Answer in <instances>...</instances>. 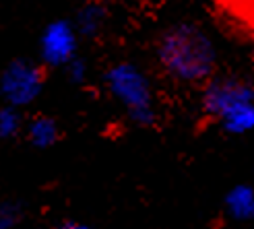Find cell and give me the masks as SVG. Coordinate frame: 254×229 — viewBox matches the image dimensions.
<instances>
[{
  "instance_id": "6da1fadb",
  "label": "cell",
  "mask_w": 254,
  "mask_h": 229,
  "mask_svg": "<svg viewBox=\"0 0 254 229\" xmlns=\"http://www.w3.org/2000/svg\"><path fill=\"white\" fill-rule=\"evenodd\" d=\"M157 58L170 76L188 85H205L215 74V48L194 25H176L161 33Z\"/></svg>"
},
{
  "instance_id": "7a4b0ae2",
  "label": "cell",
  "mask_w": 254,
  "mask_h": 229,
  "mask_svg": "<svg viewBox=\"0 0 254 229\" xmlns=\"http://www.w3.org/2000/svg\"><path fill=\"white\" fill-rule=\"evenodd\" d=\"M202 87V112L213 120H221L238 106L254 101V85L238 76L213 74Z\"/></svg>"
},
{
  "instance_id": "3957f363",
  "label": "cell",
  "mask_w": 254,
  "mask_h": 229,
  "mask_svg": "<svg viewBox=\"0 0 254 229\" xmlns=\"http://www.w3.org/2000/svg\"><path fill=\"white\" fill-rule=\"evenodd\" d=\"M44 85L42 68L31 62L17 60L2 72L0 79V91L10 106H25L40 95Z\"/></svg>"
},
{
  "instance_id": "277c9868",
  "label": "cell",
  "mask_w": 254,
  "mask_h": 229,
  "mask_svg": "<svg viewBox=\"0 0 254 229\" xmlns=\"http://www.w3.org/2000/svg\"><path fill=\"white\" fill-rule=\"evenodd\" d=\"M213 4L227 29L254 42V0H213Z\"/></svg>"
},
{
  "instance_id": "5b68a950",
  "label": "cell",
  "mask_w": 254,
  "mask_h": 229,
  "mask_svg": "<svg viewBox=\"0 0 254 229\" xmlns=\"http://www.w3.org/2000/svg\"><path fill=\"white\" fill-rule=\"evenodd\" d=\"M74 31L68 23H52L42 37V54L48 64H68L74 54Z\"/></svg>"
},
{
  "instance_id": "8992f818",
  "label": "cell",
  "mask_w": 254,
  "mask_h": 229,
  "mask_svg": "<svg viewBox=\"0 0 254 229\" xmlns=\"http://www.w3.org/2000/svg\"><path fill=\"white\" fill-rule=\"evenodd\" d=\"M110 85L120 97L128 99V101H136L138 95L143 93V83L138 79V74L128 68V66H118L110 72Z\"/></svg>"
},
{
  "instance_id": "52a82bcc",
  "label": "cell",
  "mask_w": 254,
  "mask_h": 229,
  "mask_svg": "<svg viewBox=\"0 0 254 229\" xmlns=\"http://www.w3.org/2000/svg\"><path fill=\"white\" fill-rule=\"evenodd\" d=\"M27 134H29V141L35 147H50V145H54L56 138H58V126L52 118L40 116L29 124Z\"/></svg>"
},
{
  "instance_id": "ba28073f",
  "label": "cell",
  "mask_w": 254,
  "mask_h": 229,
  "mask_svg": "<svg viewBox=\"0 0 254 229\" xmlns=\"http://www.w3.org/2000/svg\"><path fill=\"white\" fill-rule=\"evenodd\" d=\"M219 122L225 124L227 130H234V132H244L248 128L254 126V101L252 104H244V106H238L236 110H232L227 116H223Z\"/></svg>"
},
{
  "instance_id": "9c48e42d",
  "label": "cell",
  "mask_w": 254,
  "mask_h": 229,
  "mask_svg": "<svg viewBox=\"0 0 254 229\" xmlns=\"http://www.w3.org/2000/svg\"><path fill=\"white\" fill-rule=\"evenodd\" d=\"M21 126V118L15 112V106L0 110V136H12Z\"/></svg>"
},
{
  "instance_id": "30bf717a",
  "label": "cell",
  "mask_w": 254,
  "mask_h": 229,
  "mask_svg": "<svg viewBox=\"0 0 254 229\" xmlns=\"http://www.w3.org/2000/svg\"><path fill=\"white\" fill-rule=\"evenodd\" d=\"M58 229H91L87 223H81V221H74V219H70V221H64V223H60L58 225Z\"/></svg>"
}]
</instances>
